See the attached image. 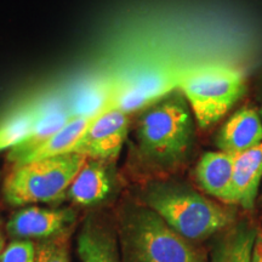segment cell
I'll return each instance as SVG.
<instances>
[{"mask_svg":"<svg viewBox=\"0 0 262 262\" xmlns=\"http://www.w3.org/2000/svg\"><path fill=\"white\" fill-rule=\"evenodd\" d=\"M194 122L191 107L178 89L150 104L135 124L140 158L157 169L179 166L192 148Z\"/></svg>","mask_w":262,"mask_h":262,"instance_id":"obj_1","label":"cell"},{"mask_svg":"<svg viewBox=\"0 0 262 262\" xmlns=\"http://www.w3.org/2000/svg\"><path fill=\"white\" fill-rule=\"evenodd\" d=\"M117 238L122 262H206L204 251L143 203L120 206Z\"/></svg>","mask_w":262,"mask_h":262,"instance_id":"obj_2","label":"cell"},{"mask_svg":"<svg viewBox=\"0 0 262 262\" xmlns=\"http://www.w3.org/2000/svg\"><path fill=\"white\" fill-rule=\"evenodd\" d=\"M142 203L191 242L204 241L234 220L233 211L181 183L150 182L143 189Z\"/></svg>","mask_w":262,"mask_h":262,"instance_id":"obj_3","label":"cell"},{"mask_svg":"<svg viewBox=\"0 0 262 262\" xmlns=\"http://www.w3.org/2000/svg\"><path fill=\"white\" fill-rule=\"evenodd\" d=\"M178 90L185 96L199 129L217 123L245 95L243 72L227 64L209 63L180 72Z\"/></svg>","mask_w":262,"mask_h":262,"instance_id":"obj_4","label":"cell"},{"mask_svg":"<svg viewBox=\"0 0 262 262\" xmlns=\"http://www.w3.org/2000/svg\"><path fill=\"white\" fill-rule=\"evenodd\" d=\"M86 160L71 153L12 166L3 186L4 199L12 206L61 201Z\"/></svg>","mask_w":262,"mask_h":262,"instance_id":"obj_5","label":"cell"},{"mask_svg":"<svg viewBox=\"0 0 262 262\" xmlns=\"http://www.w3.org/2000/svg\"><path fill=\"white\" fill-rule=\"evenodd\" d=\"M179 73L163 68L143 71L113 85L110 107L129 116L142 112L150 104L178 89Z\"/></svg>","mask_w":262,"mask_h":262,"instance_id":"obj_6","label":"cell"},{"mask_svg":"<svg viewBox=\"0 0 262 262\" xmlns=\"http://www.w3.org/2000/svg\"><path fill=\"white\" fill-rule=\"evenodd\" d=\"M129 129V116L117 108L108 107L91 120L75 153L88 159L112 162L119 156Z\"/></svg>","mask_w":262,"mask_h":262,"instance_id":"obj_7","label":"cell"},{"mask_svg":"<svg viewBox=\"0 0 262 262\" xmlns=\"http://www.w3.org/2000/svg\"><path fill=\"white\" fill-rule=\"evenodd\" d=\"M74 219L71 209L28 205L11 215L6 224V232L12 239H51L61 237Z\"/></svg>","mask_w":262,"mask_h":262,"instance_id":"obj_8","label":"cell"},{"mask_svg":"<svg viewBox=\"0 0 262 262\" xmlns=\"http://www.w3.org/2000/svg\"><path fill=\"white\" fill-rule=\"evenodd\" d=\"M222 152L238 156L262 143V119L254 107L234 112L220 127L215 139Z\"/></svg>","mask_w":262,"mask_h":262,"instance_id":"obj_9","label":"cell"},{"mask_svg":"<svg viewBox=\"0 0 262 262\" xmlns=\"http://www.w3.org/2000/svg\"><path fill=\"white\" fill-rule=\"evenodd\" d=\"M106 163L88 159L71 183L66 196L80 206H93L106 201L113 188V180Z\"/></svg>","mask_w":262,"mask_h":262,"instance_id":"obj_10","label":"cell"},{"mask_svg":"<svg viewBox=\"0 0 262 262\" xmlns=\"http://www.w3.org/2000/svg\"><path fill=\"white\" fill-rule=\"evenodd\" d=\"M235 156L222 152H206L195 166V180L205 193L227 203L232 191Z\"/></svg>","mask_w":262,"mask_h":262,"instance_id":"obj_11","label":"cell"},{"mask_svg":"<svg viewBox=\"0 0 262 262\" xmlns=\"http://www.w3.org/2000/svg\"><path fill=\"white\" fill-rule=\"evenodd\" d=\"M262 178V143L235 156L233 181L228 204L253 210Z\"/></svg>","mask_w":262,"mask_h":262,"instance_id":"obj_12","label":"cell"},{"mask_svg":"<svg viewBox=\"0 0 262 262\" xmlns=\"http://www.w3.org/2000/svg\"><path fill=\"white\" fill-rule=\"evenodd\" d=\"M40 108V116L33 126L29 136L18 146L10 149L8 159L10 163H12V166L21 163L29 153L55 135L72 118L68 108L60 107L54 102L41 103Z\"/></svg>","mask_w":262,"mask_h":262,"instance_id":"obj_13","label":"cell"},{"mask_svg":"<svg viewBox=\"0 0 262 262\" xmlns=\"http://www.w3.org/2000/svg\"><path fill=\"white\" fill-rule=\"evenodd\" d=\"M77 244L81 262H122L118 238L91 220L81 228Z\"/></svg>","mask_w":262,"mask_h":262,"instance_id":"obj_14","label":"cell"},{"mask_svg":"<svg viewBox=\"0 0 262 262\" xmlns=\"http://www.w3.org/2000/svg\"><path fill=\"white\" fill-rule=\"evenodd\" d=\"M94 118H85V117H72L66 125L57 131L55 135H52L50 139L45 141L41 146H39L37 149L33 150L32 153L26 157L21 164L33 162V160L52 158V157L66 156L75 153L78 143L84 135L85 130L89 126V124ZM16 166V165H14Z\"/></svg>","mask_w":262,"mask_h":262,"instance_id":"obj_15","label":"cell"},{"mask_svg":"<svg viewBox=\"0 0 262 262\" xmlns=\"http://www.w3.org/2000/svg\"><path fill=\"white\" fill-rule=\"evenodd\" d=\"M257 232L249 224L237 225L216 244L211 262H251Z\"/></svg>","mask_w":262,"mask_h":262,"instance_id":"obj_16","label":"cell"},{"mask_svg":"<svg viewBox=\"0 0 262 262\" xmlns=\"http://www.w3.org/2000/svg\"><path fill=\"white\" fill-rule=\"evenodd\" d=\"M40 104L15 108L0 120V150L12 149L27 139L40 116Z\"/></svg>","mask_w":262,"mask_h":262,"instance_id":"obj_17","label":"cell"},{"mask_svg":"<svg viewBox=\"0 0 262 262\" xmlns=\"http://www.w3.org/2000/svg\"><path fill=\"white\" fill-rule=\"evenodd\" d=\"M35 262H70L66 242L61 237L39 241L35 244Z\"/></svg>","mask_w":262,"mask_h":262,"instance_id":"obj_18","label":"cell"},{"mask_svg":"<svg viewBox=\"0 0 262 262\" xmlns=\"http://www.w3.org/2000/svg\"><path fill=\"white\" fill-rule=\"evenodd\" d=\"M0 262H35V244L28 239H12L3 249Z\"/></svg>","mask_w":262,"mask_h":262,"instance_id":"obj_19","label":"cell"},{"mask_svg":"<svg viewBox=\"0 0 262 262\" xmlns=\"http://www.w3.org/2000/svg\"><path fill=\"white\" fill-rule=\"evenodd\" d=\"M251 262H262V232L258 231L256 239H255L254 250H253V261Z\"/></svg>","mask_w":262,"mask_h":262,"instance_id":"obj_20","label":"cell"},{"mask_svg":"<svg viewBox=\"0 0 262 262\" xmlns=\"http://www.w3.org/2000/svg\"><path fill=\"white\" fill-rule=\"evenodd\" d=\"M5 248V238H4V234L2 233V231H0V254H2L3 249Z\"/></svg>","mask_w":262,"mask_h":262,"instance_id":"obj_21","label":"cell"},{"mask_svg":"<svg viewBox=\"0 0 262 262\" xmlns=\"http://www.w3.org/2000/svg\"><path fill=\"white\" fill-rule=\"evenodd\" d=\"M260 116H261V119H262V106H261V112H260Z\"/></svg>","mask_w":262,"mask_h":262,"instance_id":"obj_22","label":"cell"},{"mask_svg":"<svg viewBox=\"0 0 262 262\" xmlns=\"http://www.w3.org/2000/svg\"><path fill=\"white\" fill-rule=\"evenodd\" d=\"M261 202H262V195H261Z\"/></svg>","mask_w":262,"mask_h":262,"instance_id":"obj_23","label":"cell"}]
</instances>
